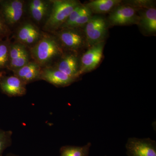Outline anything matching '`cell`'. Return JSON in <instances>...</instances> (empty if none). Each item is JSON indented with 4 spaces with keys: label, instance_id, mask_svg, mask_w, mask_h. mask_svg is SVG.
<instances>
[{
    "label": "cell",
    "instance_id": "obj_1",
    "mask_svg": "<svg viewBox=\"0 0 156 156\" xmlns=\"http://www.w3.org/2000/svg\"><path fill=\"white\" fill-rule=\"evenodd\" d=\"M30 56L41 67L49 64L62 51L58 42L50 35H42L41 38L30 48Z\"/></svg>",
    "mask_w": 156,
    "mask_h": 156
},
{
    "label": "cell",
    "instance_id": "obj_2",
    "mask_svg": "<svg viewBox=\"0 0 156 156\" xmlns=\"http://www.w3.org/2000/svg\"><path fill=\"white\" fill-rule=\"evenodd\" d=\"M51 2V11L44 27L45 30L49 31L60 28L72 12L80 4L74 0H55Z\"/></svg>",
    "mask_w": 156,
    "mask_h": 156
},
{
    "label": "cell",
    "instance_id": "obj_3",
    "mask_svg": "<svg viewBox=\"0 0 156 156\" xmlns=\"http://www.w3.org/2000/svg\"><path fill=\"white\" fill-rule=\"evenodd\" d=\"M107 31V25L105 20L101 16H92L85 26L86 43L91 47L104 42Z\"/></svg>",
    "mask_w": 156,
    "mask_h": 156
},
{
    "label": "cell",
    "instance_id": "obj_4",
    "mask_svg": "<svg viewBox=\"0 0 156 156\" xmlns=\"http://www.w3.org/2000/svg\"><path fill=\"white\" fill-rule=\"evenodd\" d=\"M136 9L133 6L119 5L111 11L108 17L112 25H130L139 23V17L136 15Z\"/></svg>",
    "mask_w": 156,
    "mask_h": 156
},
{
    "label": "cell",
    "instance_id": "obj_5",
    "mask_svg": "<svg viewBox=\"0 0 156 156\" xmlns=\"http://www.w3.org/2000/svg\"><path fill=\"white\" fill-rule=\"evenodd\" d=\"M126 148L128 156H156V143L150 138H129Z\"/></svg>",
    "mask_w": 156,
    "mask_h": 156
},
{
    "label": "cell",
    "instance_id": "obj_6",
    "mask_svg": "<svg viewBox=\"0 0 156 156\" xmlns=\"http://www.w3.org/2000/svg\"><path fill=\"white\" fill-rule=\"evenodd\" d=\"M0 8L10 27L19 22L23 13L24 2L20 0H0Z\"/></svg>",
    "mask_w": 156,
    "mask_h": 156
},
{
    "label": "cell",
    "instance_id": "obj_7",
    "mask_svg": "<svg viewBox=\"0 0 156 156\" xmlns=\"http://www.w3.org/2000/svg\"><path fill=\"white\" fill-rule=\"evenodd\" d=\"M105 42L90 47L83 56L80 67V75L89 72L95 69L102 58Z\"/></svg>",
    "mask_w": 156,
    "mask_h": 156
},
{
    "label": "cell",
    "instance_id": "obj_8",
    "mask_svg": "<svg viewBox=\"0 0 156 156\" xmlns=\"http://www.w3.org/2000/svg\"><path fill=\"white\" fill-rule=\"evenodd\" d=\"M57 33V37L62 45L72 51H78L83 47L86 38L77 28L61 29Z\"/></svg>",
    "mask_w": 156,
    "mask_h": 156
},
{
    "label": "cell",
    "instance_id": "obj_9",
    "mask_svg": "<svg viewBox=\"0 0 156 156\" xmlns=\"http://www.w3.org/2000/svg\"><path fill=\"white\" fill-rule=\"evenodd\" d=\"M26 84L15 76H7L0 73V89L10 96H21L26 93Z\"/></svg>",
    "mask_w": 156,
    "mask_h": 156
},
{
    "label": "cell",
    "instance_id": "obj_10",
    "mask_svg": "<svg viewBox=\"0 0 156 156\" xmlns=\"http://www.w3.org/2000/svg\"><path fill=\"white\" fill-rule=\"evenodd\" d=\"M38 28L30 22L26 23L18 28L16 38L18 43L26 46H34L42 37Z\"/></svg>",
    "mask_w": 156,
    "mask_h": 156
},
{
    "label": "cell",
    "instance_id": "obj_11",
    "mask_svg": "<svg viewBox=\"0 0 156 156\" xmlns=\"http://www.w3.org/2000/svg\"><path fill=\"white\" fill-rule=\"evenodd\" d=\"M39 79L44 80L57 87L70 85L76 79L65 74L55 68L47 67L42 69Z\"/></svg>",
    "mask_w": 156,
    "mask_h": 156
},
{
    "label": "cell",
    "instance_id": "obj_12",
    "mask_svg": "<svg viewBox=\"0 0 156 156\" xmlns=\"http://www.w3.org/2000/svg\"><path fill=\"white\" fill-rule=\"evenodd\" d=\"M35 62L30 61L28 63L13 72L14 75L19 78L26 84L39 80L42 69Z\"/></svg>",
    "mask_w": 156,
    "mask_h": 156
},
{
    "label": "cell",
    "instance_id": "obj_13",
    "mask_svg": "<svg viewBox=\"0 0 156 156\" xmlns=\"http://www.w3.org/2000/svg\"><path fill=\"white\" fill-rule=\"evenodd\" d=\"M54 68L76 79H77L80 76L78 58L73 54L64 56L58 62L56 67Z\"/></svg>",
    "mask_w": 156,
    "mask_h": 156
},
{
    "label": "cell",
    "instance_id": "obj_14",
    "mask_svg": "<svg viewBox=\"0 0 156 156\" xmlns=\"http://www.w3.org/2000/svg\"><path fill=\"white\" fill-rule=\"evenodd\" d=\"M122 3L120 0H95L87 3L85 5L95 14H105L111 12Z\"/></svg>",
    "mask_w": 156,
    "mask_h": 156
},
{
    "label": "cell",
    "instance_id": "obj_15",
    "mask_svg": "<svg viewBox=\"0 0 156 156\" xmlns=\"http://www.w3.org/2000/svg\"><path fill=\"white\" fill-rule=\"evenodd\" d=\"M140 26L148 33H154L156 31V10L155 8H148L139 17Z\"/></svg>",
    "mask_w": 156,
    "mask_h": 156
},
{
    "label": "cell",
    "instance_id": "obj_16",
    "mask_svg": "<svg viewBox=\"0 0 156 156\" xmlns=\"http://www.w3.org/2000/svg\"><path fill=\"white\" fill-rule=\"evenodd\" d=\"M91 144H87L82 147H63L60 149V156H88Z\"/></svg>",
    "mask_w": 156,
    "mask_h": 156
},
{
    "label": "cell",
    "instance_id": "obj_17",
    "mask_svg": "<svg viewBox=\"0 0 156 156\" xmlns=\"http://www.w3.org/2000/svg\"><path fill=\"white\" fill-rule=\"evenodd\" d=\"M10 44L9 38L0 41V70L7 68L8 66Z\"/></svg>",
    "mask_w": 156,
    "mask_h": 156
},
{
    "label": "cell",
    "instance_id": "obj_18",
    "mask_svg": "<svg viewBox=\"0 0 156 156\" xmlns=\"http://www.w3.org/2000/svg\"><path fill=\"white\" fill-rule=\"evenodd\" d=\"M30 56V53L27 51L17 59L9 62L7 68L13 72L17 70L29 62Z\"/></svg>",
    "mask_w": 156,
    "mask_h": 156
},
{
    "label": "cell",
    "instance_id": "obj_19",
    "mask_svg": "<svg viewBox=\"0 0 156 156\" xmlns=\"http://www.w3.org/2000/svg\"><path fill=\"white\" fill-rule=\"evenodd\" d=\"M84 9L80 16L76 20L74 23L69 28H77L86 26L92 16L91 11L86 6L84 5Z\"/></svg>",
    "mask_w": 156,
    "mask_h": 156
},
{
    "label": "cell",
    "instance_id": "obj_20",
    "mask_svg": "<svg viewBox=\"0 0 156 156\" xmlns=\"http://www.w3.org/2000/svg\"><path fill=\"white\" fill-rule=\"evenodd\" d=\"M27 51L25 46L18 42L10 44L9 62L17 59Z\"/></svg>",
    "mask_w": 156,
    "mask_h": 156
},
{
    "label": "cell",
    "instance_id": "obj_21",
    "mask_svg": "<svg viewBox=\"0 0 156 156\" xmlns=\"http://www.w3.org/2000/svg\"><path fill=\"white\" fill-rule=\"evenodd\" d=\"M12 133L0 128V156H3L4 151L11 144Z\"/></svg>",
    "mask_w": 156,
    "mask_h": 156
},
{
    "label": "cell",
    "instance_id": "obj_22",
    "mask_svg": "<svg viewBox=\"0 0 156 156\" xmlns=\"http://www.w3.org/2000/svg\"><path fill=\"white\" fill-rule=\"evenodd\" d=\"M84 5L80 4L72 12L66 22L62 26L60 29L69 28L71 27L84 9Z\"/></svg>",
    "mask_w": 156,
    "mask_h": 156
},
{
    "label": "cell",
    "instance_id": "obj_23",
    "mask_svg": "<svg viewBox=\"0 0 156 156\" xmlns=\"http://www.w3.org/2000/svg\"><path fill=\"white\" fill-rule=\"evenodd\" d=\"M11 33V29L6 23L0 8V41L9 38Z\"/></svg>",
    "mask_w": 156,
    "mask_h": 156
},
{
    "label": "cell",
    "instance_id": "obj_24",
    "mask_svg": "<svg viewBox=\"0 0 156 156\" xmlns=\"http://www.w3.org/2000/svg\"><path fill=\"white\" fill-rule=\"evenodd\" d=\"M30 13L33 18L37 22H40L46 17L49 9H36L29 6Z\"/></svg>",
    "mask_w": 156,
    "mask_h": 156
},
{
    "label": "cell",
    "instance_id": "obj_25",
    "mask_svg": "<svg viewBox=\"0 0 156 156\" xmlns=\"http://www.w3.org/2000/svg\"><path fill=\"white\" fill-rule=\"evenodd\" d=\"M49 2L43 0H33L30 2L29 6L36 9H49Z\"/></svg>",
    "mask_w": 156,
    "mask_h": 156
},
{
    "label": "cell",
    "instance_id": "obj_26",
    "mask_svg": "<svg viewBox=\"0 0 156 156\" xmlns=\"http://www.w3.org/2000/svg\"><path fill=\"white\" fill-rule=\"evenodd\" d=\"M7 156H15V155L11 154L8 155H7Z\"/></svg>",
    "mask_w": 156,
    "mask_h": 156
}]
</instances>
